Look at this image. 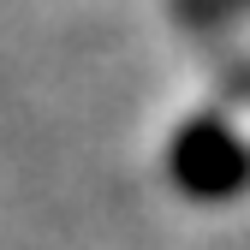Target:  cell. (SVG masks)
I'll return each instance as SVG.
<instances>
[{
	"mask_svg": "<svg viewBox=\"0 0 250 250\" xmlns=\"http://www.w3.org/2000/svg\"><path fill=\"white\" fill-rule=\"evenodd\" d=\"M167 179L191 203H232L250 191V143L227 119H191L167 143Z\"/></svg>",
	"mask_w": 250,
	"mask_h": 250,
	"instance_id": "obj_1",
	"label": "cell"
}]
</instances>
